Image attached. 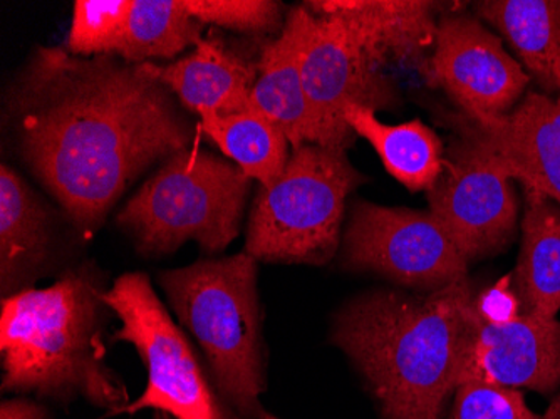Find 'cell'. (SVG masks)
Here are the masks:
<instances>
[{
	"instance_id": "6da1fadb",
	"label": "cell",
	"mask_w": 560,
	"mask_h": 419,
	"mask_svg": "<svg viewBox=\"0 0 560 419\" xmlns=\"http://www.w3.org/2000/svg\"><path fill=\"white\" fill-rule=\"evenodd\" d=\"M4 126L19 159L86 238L138 176L191 147L195 135L147 65L58 46L36 47L15 72Z\"/></svg>"
},
{
	"instance_id": "7a4b0ae2",
	"label": "cell",
	"mask_w": 560,
	"mask_h": 419,
	"mask_svg": "<svg viewBox=\"0 0 560 419\" xmlns=\"http://www.w3.org/2000/svg\"><path fill=\"white\" fill-rule=\"evenodd\" d=\"M470 279L435 292L373 289L332 317L330 345L348 358L380 419H443L458 386L470 327Z\"/></svg>"
},
{
	"instance_id": "3957f363",
	"label": "cell",
	"mask_w": 560,
	"mask_h": 419,
	"mask_svg": "<svg viewBox=\"0 0 560 419\" xmlns=\"http://www.w3.org/2000/svg\"><path fill=\"white\" fill-rule=\"evenodd\" d=\"M106 291L103 272L81 264L46 289L2 299V389L61 405L84 399L121 415L130 396L106 362L103 333L115 314Z\"/></svg>"
},
{
	"instance_id": "277c9868",
	"label": "cell",
	"mask_w": 560,
	"mask_h": 419,
	"mask_svg": "<svg viewBox=\"0 0 560 419\" xmlns=\"http://www.w3.org/2000/svg\"><path fill=\"white\" fill-rule=\"evenodd\" d=\"M259 261L247 252L160 273L176 319L206 354L210 380L241 419H260L267 389Z\"/></svg>"
},
{
	"instance_id": "5b68a950",
	"label": "cell",
	"mask_w": 560,
	"mask_h": 419,
	"mask_svg": "<svg viewBox=\"0 0 560 419\" xmlns=\"http://www.w3.org/2000/svg\"><path fill=\"white\" fill-rule=\"evenodd\" d=\"M252 179L235 163L185 148L163 162L116 217L143 257H162L185 242L225 251L241 232Z\"/></svg>"
},
{
	"instance_id": "8992f818",
	"label": "cell",
	"mask_w": 560,
	"mask_h": 419,
	"mask_svg": "<svg viewBox=\"0 0 560 419\" xmlns=\"http://www.w3.org/2000/svg\"><path fill=\"white\" fill-rule=\"evenodd\" d=\"M364 182L346 151L295 148L284 173L254 198L244 252L269 264L326 266L341 248L346 201Z\"/></svg>"
},
{
	"instance_id": "52a82bcc",
	"label": "cell",
	"mask_w": 560,
	"mask_h": 419,
	"mask_svg": "<svg viewBox=\"0 0 560 419\" xmlns=\"http://www.w3.org/2000/svg\"><path fill=\"white\" fill-rule=\"evenodd\" d=\"M105 301L121 321L113 340L133 346L148 371L143 395L122 412L156 409L173 419H241L217 395L190 340L173 323L147 273H122Z\"/></svg>"
},
{
	"instance_id": "ba28073f",
	"label": "cell",
	"mask_w": 560,
	"mask_h": 419,
	"mask_svg": "<svg viewBox=\"0 0 560 419\" xmlns=\"http://www.w3.org/2000/svg\"><path fill=\"white\" fill-rule=\"evenodd\" d=\"M339 264L411 292H435L468 277V264L428 210L355 200L342 232Z\"/></svg>"
},
{
	"instance_id": "9c48e42d",
	"label": "cell",
	"mask_w": 560,
	"mask_h": 419,
	"mask_svg": "<svg viewBox=\"0 0 560 419\" xmlns=\"http://www.w3.org/2000/svg\"><path fill=\"white\" fill-rule=\"evenodd\" d=\"M512 182L467 135L445 153L428 205L468 264L500 254L514 241L518 207Z\"/></svg>"
},
{
	"instance_id": "30bf717a",
	"label": "cell",
	"mask_w": 560,
	"mask_h": 419,
	"mask_svg": "<svg viewBox=\"0 0 560 419\" xmlns=\"http://www.w3.org/2000/svg\"><path fill=\"white\" fill-rule=\"evenodd\" d=\"M314 15L313 36L302 55L304 90L320 147L348 151L355 135L345 121L346 106L358 104L374 113L392 108L395 90L346 22L335 15Z\"/></svg>"
},
{
	"instance_id": "8fae6325",
	"label": "cell",
	"mask_w": 560,
	"mask_h": 419,
	"mask_svg": "<svg viewBox=\"0 0 560 419\" xmlns=\"http://www.w3.org/2000/svg\"><path fill=\"white\" fill-rule=\"evenodd\" d=\"M431 75L474 123L511 113L530 81L497 34L458 14L440 19Z\"/></svg>"
},
{
	"instance_id": "7c38bea8",
	"label": "cell",
	"mask_w": 560,
	"mask_h": 419,
	"mask_svg": "<svg viewBox=\"0 0 560 419\" xmlns=\"http://www.w3.org/2000/svg\"><path fill=\"white\" fill-rule=\"evenodd\" d=\"M467 381L556 395L560 387V321L522 314L509 324H487L470 311L458 384Z\"/></svg>"
},
{
	"instance_id": "4fadbf2b",
	"label": "cell",
	"mask_w": 560,
	"mask_h": 419,
	"mask_svg": "<svg viewBox=\"0 0 560 419\" xmlns=\"http://www.w3.org/2000/svg\"><path fill=\"white\" fill-rule=\"evenodd\" d=\"M465 135L525 191L560 205V101L528 93L506 115L474 123Z\"/></svg>"
},
{
	"instance_id": "5bb4252c",
	"label": "cell",
	"mask_w": 560,
	"mask_h": 419,
	"mask_svg": "<svg viewBox=\"0 0 560 419\" xmlns=\"http://www.w3.org/2000/svg\"><path fill=\"white\" fill-rule=\"evenodd\" d=\"M316 15L304 4L292 9L279 37L264 47L250 109L269 118L288 137L292 150L319 144L320 135L302 80V55L313 36Z\"/></svg>"
},
{
	"instance_id": "9a60e30c",
	"label": "cell",
	"mask_w": 560,
	"mask_h": 419,
	"mask_svg": "<svg viewBox=\"0 0 560 419\" xmlns=\"http://www.w3.org/2000/svg\"><path fill=\"white\" fill-rule=\"evenodd\" d=\"M52 210L14 168H0V292L2 299L34 289L55 264Z\"/></svg>"
},
{
	"instance_id": "2e32d148",
	"label": "cell",
	"mask_w": 560,
	"mask_h": 419,
	"mask_svg": "<svg viewBox=\"0 0 560 419\" xmlns=\"http://www.w3.org/2000/svg\"><path fill=\"white\" fill-rule=\"evenodd\" d=\"M147 68L198 118L248 112L259 74V65L242 58L217 37L201 39L191 55L172 65L147 62Z\"/></svg>"
},
{
	"instance_id": "e0dca14e",
	"label": "cell",
	"mask_w": 560,
	"mask_h": 419,
	"mask_svg": "<svg viewBox=\"0 0 560 419\" xmlns=\"http://www.w3.org/2000/svg\"><path fill=\"white\" fill-rule=\"evenodd\" d=\"M314 14L335 15L346 22L377 65L410 59L435 46L436 2L428 0H314L305 2Z\"/></svg>"
},
{
	"instance_id": "ac0fdd59",
	"label": "cell",
	"mask_w": 560,
	"mask_h": 419,
	"mask_svg": "<svg viewBox=\"0 0 560 419\" xmlns=\"http://www.w3.org/2000/svg\"><path fill=\"white\" fill-rule=\"evenodd\" d=\"M522 247L512 283L522 314L557 319L560 312V207L542 195L525 191Z\"/></svg>"
},
{
	"instance_id": "d6986e66",
	"label": "cell",
	"mask_w": 560,
	"mask_h": 419,
	"mask_svg": "<svg viewBox=\"0 0 560 419\" xmlns=\"http://www.w3.org/2000/svg\"><path fill=\"white\" fill-rule=\"evenodd\" d=\"M345 121L355 137L364 138L376 151L386 172L410 191H428L443 173L442 140L423 123L386 125L371 109L349 104Z\"/></svg>"
},
{
	"instance_id": "ffe728a7",
	"label": "cell",
	"mask_w": 560,
	"mask_h": 419,
	"mask_svg": "<svg viewBox=\"0 0 560 419\" xmlns=\"http://www.w3.org/2000/svg\"><path fill=\"white\" fill-rule=\"evenodd\" d=\"M477 12L502 33L544 90L560 91V0H486Z\"/></svg>"
},
{
	"instance_id": "44dd1931",
	"label": "cell",
	"mask_w": 560,
	"mask_h": 419,
	"mask_svg": "<svg viewBox=\"0 0 560 419\" xmlns=\"http://www.w3.org/2000/svg\"><path fill=\"white\" fill-rule=\"evenodd\" d=\"M200 129L245 175L272 187L284 173L291 153L279 126L256 109L229 116H203Z\"/></svg>"
},
{
	"instance_id": "7402d4cb",
	"label": "cell",
	"mask_w": 560,
	"mask_h": 419,
	"mask_svg": "<svg viewBox=\"0 0 560 419\" xmlns=\"http://www.w3.org/2000/svg\"><path fill=\"white\" fill-rule=\"evenodd\" d=\"M203 24L188 14L182 0H133L118 56L130 65L173 59L197 46Z\"/></svg>"
},
{
	"instance_id": "603a6c76",
	"label": "cell",
	"mask_w": 560,
	"mask_h": 419,
	"mask_svg": "<svg viewBox=\"0 0 560 419\" xmlns=\"http://www.w3.org/2000/svg\"><path fill=\"white\" fill-rule=\"evenodd\" d=\"M133 0H75L68 50L71 55H116L121 49Z\"/></svg>"
},
{
	"instance_id": "cb8c5ba5",
	"label": "cell",
	"mask_w": 560,
	"mask_h": 419,
	"mask_svg": "<svg viewBox=\"0 0 560 419\" xmlns=\"http://www.w3.org/2000/svg\"><path fill=\"white\" fill-rule=\"evenodd\" d=\"M182 4L201 24L234 33L259 36L273 33L282 24V4L272 0H182Z\"/></svg>"
},
{
	"instance_id": "d4e9b609",
	"label": "cell",
	"mask_w": 560,
	"mask_h": 419,
	"mask_svg": "<svg viewBox=\"0 0 560 419\" xmlns=\"http://www.w3.org/2000/svg\"><path fill=\"white\" fill-rule=\"evenodd\" d=\"M528 408L522 391L497 384L467 381L453 393L446 419H540Z\"/></svg>"
},
{
	"instance_id": "484cf974",
	"label": "cell",
	"mask_w": 560,
	"mask_h": 419,
	"mask_svg": "<svg viewBox=\"0 0 560 419\" xmlns=\"http://www.w3.org/2000/svg\"><path fill=\"white\" fill-rule=\"evenodd\" d=\"M471 311L487 324H509L522 316V302L512 283V273L474 294Z\"/></svg>"
},
{
	"instance_id": "4316f807",
	"label": "cell",
	"mask_w": 560,
	"mask_h": 419,
	"mask_svg": "<svg viewBox=\"0 0 560 419\" xmlns=\"http://www.w3.org/2000/svg\"><path fill=\"white\" fill-rule=\"evenodd\" d=\"M0 419H50V415L46 406L22 396L2 403Z\"/></svg>"
},
{
	"instance_id": "83f0119b",
	"label": "cell",
	"mask_w": 560,
	"mask_h": 419,
	"mask_svg": "<svg viewBox=\"0 0 560 419\" xmlns=\"http://www.w3.org/2000/svg\"><path fill=\"white\" fill-rule=\"evenodd\" d=\"M549 406L550 408L553 409V411L557 412V415H559L560 418V395L553 396L552 401H550Z\"/></svg>"
},
{
	"instance_id": "f1b7e54d",
	"label": "cell",
	"mask_w": 560,
	"mask_h": 419,
	"mask_svg": "<svg viewBox=\"0 0 560 419\" xmlns=\"http://www.w3.org/2000/svg\"><path fill=\"white\" fill-rule=\"evenodd\" d=\"M540 419H560V418H559V415H557V412L553 411V409L550 408V406H549V408H547L546 415H544L542 418H540Z\"/></svg>"
},
{
	"instance_id": "f546056e",
	"label": "cell",
	"mask_w": 560,
	"mask_h": 419,
	"mask_svg": "<svg viewBox=\"0 0 560 419\" xmlns=\"http://www.w3.org/2000/svg\"><path fill=\"white\" fill-rule=\"evenodd\" d=\"M260 419H279L277 416L270 415V412H264L262 418Z\"/></svg>"
},
{
	"instance_id": "4dcf8cb0",
	"label": "cell",
	"mask_w": 560,
	"mask_h": 419,
	"mask_svg": "<svg viewBox=\"0 0 560 419\" xmlns=\"http://www.w3.org/2000/svg\"><path fill=\"white\" fill-rule=\"evenodd\" d=\"M559 101H560V96H559Z\"/></svg>"
}]
</instances>
